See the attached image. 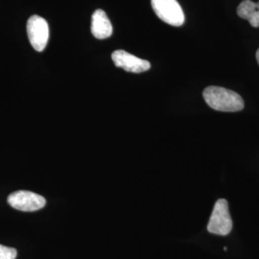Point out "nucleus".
Instances as JSON below:
<instances>
[{
    "label": "nucleus",
    "mask_w": 259,
    "mask_h": 259,
    "mask_svg": "<svg viewBox=\"0 0 259 259\" xmlns=\"http://www.w3.org/2000/svg\"><path fill=\"white\" fill-rule=\"evenodd\" d=\"M237 15L241 19L249 20L252 27H259V2L254 3L251 0L242 1L237 8Z\"/></svg>",
    "instance_id": "obj_8"
},
{
    "label": "nucleus",
    "mask_w": 259,
    "mask_h": 259,
    "mask_svg": "<svg viewBox=\"0 0 259 259\" xmlns=\"http://www.w3.org/2000/svg\"><path fill=\"white\" fill-rule=\"evenodd\" d=\"M114 65L128 72L142 73L151 68L148 61L132 55L124 50H116L111 55Z\"/></svg>",
    "instance_id": "obj_6"
},
{
    "label": "nucleus",
    "mask_w": 259,
    "mask_h": 259,
    "mask_svg": "<svg viewBox=\"0 0 259 259\" xmlns=\"http://www.w3.org/2000/svg\"><path fill=\"white\" fill-rule=\"evenodd\" d=\"M232 220L229 210V204L225 199H220L213 207L212 214L207 225V231L217 235H228L232 232Z\"/></svg>",
    "instance_id": "obj_2"
},
{
    "label": "nucleus",
    "mask_w": 259,
    "mask_h": 259,
    "mask_svg": "<svg viewBox=\"0 0 259 259\" xmlns=\"http://www.w3.org/2000/svg\"><path fill=\"white\" fill-rule=\"evenodd\" d=\"M27 35L29 41L37 52H42L49 39V26L47 20L37 15L28 19Z\"/></svg>",
    "instance_id": "obj_4"
},
{
    "label": "nucleus",
    "mask_w": 259,
    "mask_h": 259,
    "mask_svg": "<svg viewBox=\"0 0 259 259\" xmlns=\"http://www.w3.org/2000/svg\"><path fill=\"white\" fill-rule=\"evenodd\" d=\"M8 203L12 207L18 210L32 212L45 207L47 201L42 196L37 193L20 190L10 195Z\"/></svg>",
    "instance_id": "obj_5"
},
{
    "label": "nucleus",
    "mask_w": 259,
    "mask_h": 259,
    "mask_svg": "<svg viewBox=\"0 0 259 259\" xmlns=\"http://www.w3.org/2000/svg\"><path fill=\"white\" fill-rule=\"evenodd\" d=\"M152 8L157 18L172 26L185 23V14L177 0H151Z\"/></svg>",
    "instance_id": "obj_3"
},
{
    "label": "nucleus",
    "mask_w": 259,
    "mask_h": 259,
    "mask_svg": "<svg viewBox=\"0 0 259 259\" xmlns=\"http://www.w3.org/2000/svg\"><path fill=\"white\" fill-rule=\"evenodd\" d=\"M203 95L204 101L215 111L234 112L242 111L245 106L238 93L221 87H208Z\"/></svg>",
    "instance_id": "obj_1"
},
{
    "label": "nucleus",
    "mask_w": 259,
    "mask_h": 259,
    "mask_svg": "<svg viewBox=\"0 0 259 259\" xmlns=\"http://www.w3.org/2000/svg\"><path fill=\"white\" fill-rule=\"evenodd\" d=\"M256 60H257V63H258V65H259V48H258V50H257V51H256Z\"/></svg>",
    "instance_id": "obj_10"
},
{
    "label": "nucleus",
    "mask_w": 259,
    "mask_h": 259,
    "mask_svg": "<svg viewBox=\"0 0 259 259\" xmlns=\"http://www.w3.org/2000/svg\"><path fill=\"white\" fill-rule=\"evenodd\" d=\"M92 33L99 39L108 38L112 35V25L107 14L101 9L96 10L92 18Z\"/></svg>",
    "instance_id": "obj_7"
},
{
    "label": "nucleus",
    "mask_w": 259,
    "mask_h": 259,
    "mask_svg": "<svg viewBox=\"0 0 259 259\" xmlns=\"http://www.w3.org/2000/svg\"><path fill=\"white\" fill-rule=\"evenodd\" d=\"M17 254L16 249L0 245V259H16Z\"/></svg>",
    "instance_id": "obj_9"
}]
</instances>
